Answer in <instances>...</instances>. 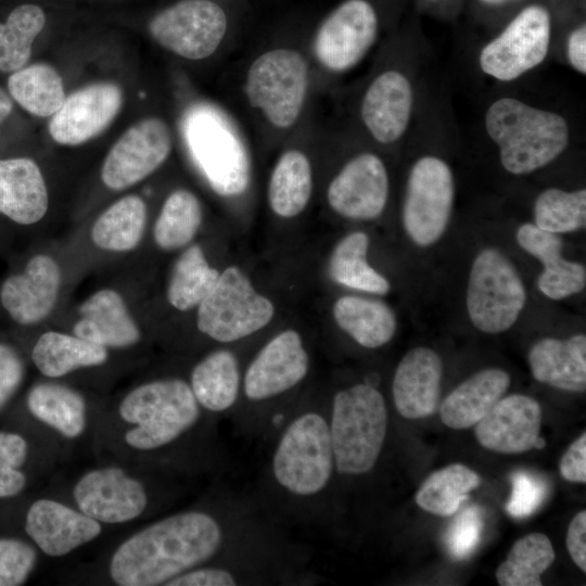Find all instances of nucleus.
Listing matches in <instances>:
<instances>
[{
	"label": "nucleus",
	"mask_w": 586,
	"mask_h": 586,
	"mask_svg": "<svg viewBox=\"0 0 586 586\" xmlns=\"http://www.w3.org/2000/svg\"><path fill=\"white\" fill-rule=\"evenodd\" d=\"M535 225L546 231L564 233L586 225V190L566 192L557 188L543 191L535 201Z\"/></svg>",
	"instance_id": "nucleus-43"
},
{
	"label": "nucleus",
	"mask_w": 586,
	"mask_h": 586,
	"mask_svg": "<svg viewBox=\"0 0 586 586\" xmlns=\"http://www.w3.org/2000/svg\"><path fill=\"white\" fill-rule=\"evenodd\" d=\"M310 548L290 537L284 527L208 564L187 571L165 586L308 585Z\"/></svg>",
	"instance_id": "nucleus-6"
},
{
	"label": "nucleus",
	"mask_w": 586,
	"mask_h": 586,
	"mask_svg": "<svg viewBox=\"0 0 586 586\" xmlns=\"http://www.w3.org/2000/svg\"><path fill=\"white\" fill-rule=\"evenodd\" d=\"M281 526L253 494L222 491L207 505L164 517L124 540L111 558L110 576L119 586H165Z\"/></svg>",
	"instance_id": "nucleus-1"
},
{
	"label": "nucleus",
	"mask_w": 586,
	"mask_h": 586,
	"mask_svg": "<svg viewBox=\"0 0 586 586\" xmlns=\"http://www.w3.org/2000/svg\"><path fill=\"white\" fill-rule=\"evenodd\" d=\"M568 55L572 66L578 72L586 73V27L574 30L568 41Z\"/></svg>",
	"instance_id": "nucleus-51"
},
{
	"label": "nucleus",
	"mask_w": 586,
	"mask_h": 586,
	"mask_svg": "<svg viewBox=\"0 0 586 586\" xmlns=\"http://www.w3.org/2000/svg\"><path fill=\"white\" fill-rule=\"evenodd\" d=\"M566 547L571 559L586 572V512L579 511L571 521L566 533Z\"/></svg>",
	"instance_id": "nucleus-50"
},
{
	"label": "nucleus",
	"mask_w": 586,
	"mask_h": 586,
	"mask_svg": "<svg viewBox=\"0 0 586 586\" xmlns=\"http://www.w3.org/2000/svg\"><path fill=\"white\" fill-rule=\"evenodd\" d=\"M518 244L544 264L537 285L551 300H562L584 290L586 269L584 265L562 257L563 242L558 233L523 224L517 231Z\"/></svg>",
	"instance_id": "nucleus-26"
},
{
	"label": "nucleus",
	"mask_w": 586,
	"mask_h": 586,
	"mask_svg": "<svg viewBox=\"0 0 586 586\" xmlns=\"http://www.w3.org/2000/svg\"><path fill=\"white\" fill-rule=\"evenodd\" d=\"M454 181L448 165L434 156L418 160L410 170L403 207L408 237L419 246L435 243L453 209Z\"/></svg>",
	"instance_id": "nucleus-12"
},
{
	"label": "nucleus",
	"mask_w": 586,
	"mask_h": 586,
	"mask_svg": "<svg viewBox=\"0 0 586 586\" xmlns=\"http://www.w3.org/2000/svg\"><path fill=\"white\" fill-rule=\"evenodd\" d=\"M308 64L292 49H273L257 56L245 78L250 103L270 124L289 128L297 120L308 87Z\"/></svg>",
	"instance_id": "nucleus-11"
},
{
	"label": "nucleus",
	"mask_w": 586,
	"mask_h": 586,
	"mask_svg": "<svg viewBox=\"0 0 586 586\" xmlns=\"http://www.w3.org/2000/svg\"><path fill=\"white\" fill-rule=\"evenodd\" d=\"M80 318L73 333L105 348H126L140 341V329L123 296L113 289H101L79 306Z\"/></svg>",
	"instance_id": "nucleus-25"
},
{
	"label": "nucleus",
	"mask_w": 586,
	"mask_h": 586,
	"mask_svg": "<svg viewBox=\"0 0 586 586\" xmlns=\"http://www.w3.org/2000/svg\"><path fill=\"white\" fill-rule=\"evenodd\" d=\"M549 39L548 11L539 5L527 7L484 47L480 65L484 73L499 80L515 79L543 62Z\"/></svg>",
	"instance_id": "nucleus-14"
},
{
	"label": "nucleus",
	"mask_w": 586,
	"mask_h": 586,
	"mask_svg": "<svg viewBox=\"0 0 586 586\" xmlns=\"http://www.w3.org/2000/svg\"><path fill=\"white\" fill-rule=\"evenodd\" d=\"M378 18L365 0H347L319 27L314 51L317 60L333 72L356 65L375 40Z\"/></svg>",
	"instance_id": "nucleus-16"
},
{
	"label": "nucleus",
	"mask_w": 586,
	"mask_h": 586,
	"mask_svg": "<svg viewBox=\"0 0 586 586\" xmlns=\"http://www.w3.org/2000/svg\"><path fill=\"white\" fill-rule=\"evenodd\" d=\"M253 494L276 522L318 526L335 513L328 400H300L270 441Z\"/></svg>",
	"instance_id": "nucleus-2"
},
{
	"label": "nucleus",
	"mask_w": 586,
	"mask_h": 586,
	"mask_svg": "<svg viewBox=\"0 0 586 586\" xmlns=\"http://www.w3.org/2000/svg\"><path fill=\"white\" fill-rule=\"evenodd\" d=\"M8 91L20 106L37 117H51L66 98L60 73L47 63L25 65L11 73Z\"/></svg>",
	"instance_id": "nucleus-36"
},
{
	"label": "nucleus",
	"mask_w": 586,
	"mask_h": 586,
	"mask_svg": "<svg viewBox=\"0 0 586 586\" xmlns=\"http://www.w3.org/2000/svg\"><path fill=\"white\" fill-rule=\"evenodd\" d=\"M107 348L76 334L47 331L36 341L31 359L47 378L64 377L77 369L97 367L107 360Z\"/></svg>",
	"instance_id": "nucleus-31"
},
{
	"label": "nucleus",
	"mask_w": 586,
	"mask_h": 586,
	"mask_svg": "<svg viewBox=\"0 0 586 586\" xmlns=\"http://www.w3.org/2000/svg\"><path fill=\"white\" fill-rule=\"evenodd\" d=\"M526 302L519 272L496 249L483 250L473 260L467 309L473 326L484 333H501L518 320Z\"/></svg>",
	"instance_id": "nucleus-9"
},
{
	"label": "nucleus",
	"mask_w": 586,
	"mask_h": 586,
	"mask_svg": "<svg viewBox=\"0 0 586 586\" xmlns=\"http://www.w3.org/2000/svg\"><path fill=\"white\" fill-rule=\"evenodd\" d=\"M332 311L339 328L365 348L385 345L397 328L394 311L377 300L345 295L335 301Z\"/></svg>",
	"instance_id": "nucleus-32"
},
{
	"label": "nucleus",
	"mask_w": 586,
	"mask_h": 586,
	"mask_svg": "<svg viewBox=\"0 0 586 586\" xmlns=\"http://www.w3.org/2000/svg\"><path fill=\"white\" fill-rule=\"evenodd\" d=\"M73 497L78 510L107 524L138 519L149 504L145 486L118 467L86 472L76 482Z\"/></svg>",
	"instance_id": "nucleus-17"
},
{
	"label": "nucleus",
	"mask_w": 586,
	"mask_h": 586,
	"mask_svg": "<svg viewBox=\"0 0 586 586\" xmlns=\"http://www.w3.org/2000/svg\"><path fill=\"white\" fill-rule=\"evenodd\" d=\"M328 418L337 486L366 477L378 467L388 431L385 399L369 380L337 388Z\"/></svg>",
	"instance_id": "nucleus-5"
},
{
	"label": "nucleus",
	"mask_w": 586,
	"mask_h": 586,
	"mask_svg": "<svg viewBox=\"0 0 586 586\" xmlns=\"http://www.w3.org/2000/svg\"><path fill=\"white\" fill-rule=\"evenodd\" d=\"M273 315L271 301L254 289L240 268L229 266L198 306L196 327L211 340L231 344L262 330Z\"/></svg>",
	"instance_id": "nucleus-8"
},
{
	"label": "nucleus",
	"mask_w": 586,
	"mask_h": 586,
	"mask_svg": "<svg viewBox=\"0 0 586 586\" xmlns=\"http://www.w3.org/2000/svg\"><path fill=\"white\" fill-rule=\"evenodd\" d=\"M510 381L499 368L476 372L447 395L440 408L441 420L455 430L475 425L504 396Z\"/></svg>",
	"instance_id": "nucleus-30"
},
{
	"label": "nucleus",
	"mask_w": 586,
	"mask_h": 586,
	"mask_svg": "<svg viewBox=\"0 0 586 586\" xmlns=\"http://www.w3.org/2000/svg\"><path fill=\"white\" fill-rule=\"evenodd\" d=\"M37 552L29 544L16 538H0V586H20L31 574Z\"/></svg>",
	"instance_id": "nucleus-45"
},
{
	"label": "nucleus",
	"mask_w": 586,
	"mask_h": 586,
	"mask_svg": "<svg viewBox=\"0 0 586 586\" xmlns=\"http://www.w3.org/2000/svg\"><path fill=\"white\" fill-rule=\"evenodd\" d=\"M226 30V14L211 0L179 1L149 23V33L160 46L188 60L212 55Z\"/></svg>",
	"instance_id": "nucleus-13"
},
{
	"label": "nucleus",
	"mask_w": 586,
	"mask_h": 586,
	"mask_svg": "<svg viewBox=\"0 0 586 586\" xmlns=\"http://www.w3.org/2000/svg\"><path fill=\"white\" fill-rule=\"evenodd\" d=\"M30 413L66 438H76L86 426L84 396L66 385L42 382L34 385L26 399Z\"/></svg>",
	"instance_id": "nucleus-33"
},
{
	"label": "nucleus",
	"mask_w": 586,
	"mask_h": 586,
	"mask_svg": "<svg viewBox=\"0 0 586 586\" xmlns=\"http://www.w3.org/2000/svg\"><path fill=\"white\" fill-rule=\"evenodd\" d=\"M243 371L234 351L217 348L193 366L188 382L204 411L215 419H231L240 402Z\"/></svg>",
	"instance_id": "nucleus-24"
},
{
	"label": "nucleus",
	"mask_w": 586,
	"mask_h": 586,
	"mask_svg": "<svg viewBox=\"0 0 586 586\" xmlns=\"http://www.w3.org/2000/svg\"><path fill=\"white\" fill-rule=\"evenodd\" d=\"M122 88L112 81L87 85L67 95L50 117L49 135L61 145H79L101 133L119 113Z\"/></svg>",
	"instance_id": "nucleus-18"
},
{
	"label": "nucleus",
	"mask_w": 586,
	"mask_h": 586,
	"mask_svg": "<svg viewBox=\"0 0 586 586\" xmlns=\"http://www.w3.org/2000/svg\"><path fill=\"white\" fill-rule=\"evenodd\" d=\"M483 530L481 511L476 506L462 509L449 524L445 543L448 552L456 560L468 558L477 547Z\"/></svg>",
	"instance_id": "nucleus-46"
},
{
	"label": "nucleus",
	"mask_w": 586,
	"mask_h": 586,
	"mask_svg": "<svg viewBox=\"0 0 586 586\" xmlns=\"http://www.w3.org/2000/svg\"><path fill=\"white\" fill-rule=\"evenodd\" d=\"M24 378V364L10 345L0 343V410L20 387Z\"/></svg>",
	"instance_id": "nucleus-48"
},
{
	"label": "nucleus",
	"mask_w": 586,
	"mask_h": 586,
	"mask_svg": "<svg viewBox=\"0 0 586 586\" xmlns=\"http://www.w3.org/2000/svg\"><path fill=\"white\" fill-rule=\"evenodd\" d=\"M560 473L570 482H586V434L574 441L560 461Z\"/></svg>",
	"instance_id": "nucleus-49"
},
{
	"label": "nucleus",
	"mask_w": 586,
	"mask_h": 586,
	"mask_svg": "<svg viewBox=\"0 0 586 586\" xmlns=\"http://www.w3.org/2000/svg\"><path fill=\"white\" fill-rule=\"evenodd\" d=\"M28 444L13 432H0V498L18 495L26 485V475L20 469L26 461Z\"/></svg>",
	"instance_id": "nucleus-44"
},
{
	"label": "nucleus",
	"mask_w": 586,
	"mask_h": 586,
	"mask_svg": "<svg viewBox=\"0 0 586 586\" xmlns=\"http://www.w3.org/2000/svg\"><path fill=\"white\" fill-rule=\"evenodd\" d=\"M25 531L47 556H66L95 539L101 523L80 510L52 499L36 500L28 509Z\"/></svg>",
	"instance_id": "nucleus-22"
},
{
	"label": "nucleus",
	"mask_w": 586,
	"mask_h": 586,
	"mask_svg": "<svg viewBox=\"0 0 586 586\" xmlns=\"http://www.w3.org/2000/svg\"><path fill=\"white\" fill-rule=\"evenodd\" d=\"M44 24L43 10L31 3L16 7L5 23H0V72L13 73L27 64Z\"/></svg>",
	"instance_id": "nucleus-41"
},
{
	"label": "nucleus",
	"mask_w": 586,
	"mask_h": 586,
	"mask_svg": "<svg viewBox=\"0 0 586 586\" xmlns=\"http://www.w3.org/2000/svg\"><path fill=\"white\" fill-rule=\"evenodd\" d=\"M533 377L545 384L569 392L586 388V336L576 334L566 340L545 337L528 353Z\"/></svg>",
	"instance_id": "nucleus-29"
},
{
	"label": "nucleus",
	"mask_w": 586,
	"mask_h": 586,
	"mask_svg": "<svg viewBox=\"0 0 586 586\" xmlns=\"http://www.w3.org/2000/svg\"><path fill=\"white\" fill-rule=\"evenodd\" d=\"M146 225V204L136 194L120 198L94 220L92 242L100 249L125 253L136 249L142 240Z\"/></svg>",
	"instance_id": "nucleus-34"
},
{
	"label": "nucleus",
	"mask_w": 586,
	"mask_h": 586,
	"mask_svg": "<svg viewBox=\"0 0 586 586\" xmlns=\"http://www.w3.org/2000/svg\"><path fill=\"white\" fill-rule=\"evenodd\" d=\"M443 365L431 348L410 349L396 367L392 396L396 411L405 419L429 417L437 408Z\"/></svg>",
	"instance_id": "nucleus-23"
},
{
	"label": "nucleus",
	"mask_w": 586,
	"mask_h": 586,
	"mask_svg": "<svg viewBox=\"0 0 586 586\" xmlns=\"http://www.w3.org/2000/svg\"><path fill=\"white\" fill-rule=\"evenodd\" d=\"M540 405L533 397L512 394L501 397L475 424V437L485 448L501 454H521L546 446L539 436Z\"/></svg>",
	"instance_id": "nucleus-20"
},
{
	"label": "nucleus",
	"mask_w": 586,
	"mask_h": 586,
	"mask_svg": "<svg viewBox=\"0 0 586 586\" xmlns=\"http://www.w3.org/2000/svg\"><path fill=\"white\" fill-rule=\"evenodd\" d=\"M481 483L480 475L470 468L454 463L429 475L416 494V502L423 510L441 517L456 513L468 494Z\"/></svg>",
	"instance_id": "nucleus-39"
},
{
	"label": "nucleus",
	"mask_w": 586,
	"mask_h": 586,
	"mask_svg": "<svg viewBox=\"0 0 586 586\" xmlns=\"http://www.w3.org/2000/svg\"><path fill=\"white\" fill-rule=\"evenodd\" d=\"M411 106L410 82L400 73L390 71L369 86L361 104V117L375 140L391 143L406 130Z\"/></svg>",
	"instance_id": "nucleus-27"
},
{
	"label": "nucleus",
	"mask_w": 586,
	"mask_h": 586,
	"mask_svg": "<svg viewBox=\"0 0 586 586\" xmlns=\"http://www.w3.org/2000/svg\"><path fill=\"white\" fill-rule=\"evenodd\" d=\"M49 206L40 167L29 157L0 160V214L20 225L40 221Z\"/></svg>",
	"instance_id": "nucleus-28"
},
{
	"label": "nucleus",
	"mask_w": 586,
	"mask_h": 586,
	"mask_svg": "<svg viewBox=\"0 0 586 586\" xmlns=\"http://www.w3.org/2000/svg\"><path fill=\"white\" fill-rule=\"evenodd\" d=\"M13 110L11 95L0 88V125L9 117Z\"/></svg>",
	"instance_id": "nucleus-52"
},
{
	"label": "nucleus",
	"mask_w": 586,
	"mask_h": 586,
	"mask_svg": "<svg viewBox=\"0 0 586 586\" xmlns=\"http://www.w3.org/2000/svg\"><path fill=\"white\" fill-rule=\"evenodd\" d=\"M313 190L311 166L298 150L284 152L277 161L268 184V201L279 217L292 218L307 206Z\"/></svg>",
	"instance_id": "nucleus-35"
},
{
	"label": "nucleus",
	"mask_w": 586,
	"mask_h": 586,
	"mask_svg": "<svg viewBox=\"0 0 586 586\" xmlns=\"http://www.w3.org/2000/svg\"><path fill=\"white\" fill-rule=\"evenodd\" d=\"M482 1L488 4H501L511 0H482Z\"/></svg>",
	"instance_id": "nucleus-53"
},
{
	"label": "nucleus",
	"mask_w": 586,
	"mask_h": 586,
	"mask_svg": "<svg viewBox=\"0 0 586 586\" xmlns=\"http://www.w3.org/2000/svg\"><path fill=\"white\" fill-rule=\"evenodd\" d=\"M388 196L386 168L374 154L364 153L351 160L333 178L327 191L330 207L355 220L379 217Z\"/></svg>",
	"instance_id": "nucleus-19"
},
{
	"label": "nucleus",
	"mask_w": 586,
	"mask_h": 586,
	"mask_svg": "<svg viewBox=\"0 0 586 586\" xmlns=\"http://www.w3.org/2000/svg\"><path fill=\"white\" fill-rule=\"evenodd\" d=\"M486 130L500 149L502 166L514 175L544 167L565 149L569 128L559 114L532 107L513 98L494 102Z\"/></svg>",
	"instance_id": "nucleus-7"
},
{
	"label": "nucleus",
	"mask_w": 586,
	"mask_h": 586,
	"mask_svg": "<svg viewBox=\"0 0 586 586\" xmlns=\"http://www.w3.org/2000/svg\"><path fill=\"white\" fill-rule=\"evenodd\" d=\"M511 496L506 509L517 519L534 513L547 494L545 481L527 471H515L511 475Z\"/></svg>",
	"instance_id": "nucleus-47"
},
{
	"label": "nucleus",
	"mask_w": 586,
	"mask_h": 586,
	"mask_svg": "<svg viewBox=\"0 0 586 586\" xmlns=\"http://www.w3.org/2000/svg\"><path fill=\"white\" fill-rule=\"evenodd\" d=\"M550 539L542 533L517 540L507 559L498 566L496 578L501 586H540V575L555 560Z\"/></svg>",
	"instance_id": "nucleus-42"
},
{
	"label": "nucleus",
	"mask_w": 586,
	"mask_h": 586,
	"mask_svg": "<svg viewBox=\"0 0 586 586\" xmlns=\"http://www.w3.org/2000/svg\"><path fill=\"white\" fill-rule=\"evenodd\" d=\"M369 238L362 231L345 235L333 249L328 264L330 278L341 285L374 294H386V278L367 262Z\"/></svg>",
	"instance_id": "nucleus-37"
},
{
	"label": "nucleus",
	"mask_w": 586,
	"mask_h": 586,
	"mask_svg": "<svg viewBox=\"0 0 586 586\" xmlns=\"http://www.w3.org/2000/svg\"><path fill=\"white\" fill-rule=\"evenodd\" d=\"M171 133L158 117H146L131 125L112 145L101 168L106 188L122 191L144 180L168 157Z\"/></svg>",
	"instance_id": "nucleus-15"
},
{
	"label": "nucleus",
	"mask_w": 586,
	"mask_h": 586,
	"mask_svg": "<svg viewBox=\"0 0 586 586\" xmlns=\"http://www.w3.org/2000/svg\"><path fill=\"white\" fill-rule=\"evenodd\" d=\"M199 244L188 246L175 262L167 285L169 304L187 311L198 307L219 279Z\"/></svg>",
	"instance_id": "nucleus-38"
},
{
	"label": "nucleus",
	"mask_w": 586,
	"mask_h": 586,
	"mask_svg": "<svg viewBox=\"0 0 586 586\" xmlns=\"http://www.w3.org/2000/svg\"><path fill=\"white\" fill-rule=\"evenodd\" d=\"M309 371L302 335L293 329L275 334L244 368L240 402L230 419L234 431L267 444L300 403L295 393Z\"/></svg>",
	"instance_id": "nucleus-4"
},
{
	"label": "nucleus",
	"mask_w": 586,
	"mask_h": 586,
	"mask_svg": "<svg viewBox=\"0 0 586 586\" xmlns=\"http://www.w3.org/2000/svg\"><path fill=\"white\" fill-rule=\"evenodd\" d=\"M120 419L133 425L125 433L128 446L140 451L171 453L193 447L216 468L225 454L217 441V419L202 409L189 382L163 378L131 390L119 403Z\"/></svg>",
	"instance_id": "nucleus-3"
},
{
	"label": "nucleus",
	"mask_w": 586,
	"mask_h": 586,
	"mask_svg": "<svg viewBox=\"0 0 586 586\" xmlns=\"http://www.w3.org/2000/svg\"><path fill=\"white\" fill-rule=\"evenodd\" d=\"M202 206L187 189L173 191L165 200L153 228L156 245L164 251L187 246L196 235L202 222Z\"/></svg>",
	"instance_id": "nucleus-40"
},
{
	"label": "nucleus",
	"mask_w": 586,
	"mask_h": 586,
	"mask_svg": "<svg viewBox=\"0 0 586 586\" xmlns=\"http://www.w3.org/2000/svg\"><path fill=\"white\" fill-rule=\"evenodd\" d=\"M186 137L212 188L221 195L243 193L250 183V160L231 123L212 107H199L188 118Z\"/></svg>",
	"instance_id": "nucleus-10"
},
{
	"label": "nucleus",
	"mask_w": 586,
	"mask_h": 586,
	"mask_svg": "<svg viewBox=\"0 0 586 586\" xmlns=\"http://www.w3.org/2000/svg\"><path fill=\"white\" fill-rule=\"evenodd\" d=\"M61 286L58 263L47 254L33 256L23 272L8 277L0 288V302L18 324L31 326L53 310Z\"/></svg>",
	"instance_id": "nucleus-21"
}]
</instances>
